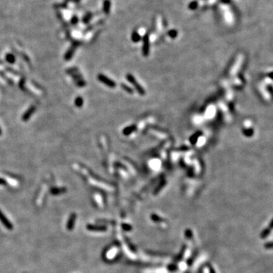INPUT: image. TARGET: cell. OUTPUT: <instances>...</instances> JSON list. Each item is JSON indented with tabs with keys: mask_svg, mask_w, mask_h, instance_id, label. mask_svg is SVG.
<instances>
[{
	"mask_svg": "<svg viewBox=\"0 0 273 273\" xmlns=\"http://www.w3.org/2000/svg\"><path fill=\"white\" fill-rule=\"evenodd\" d=\"M0 221L2 222V223L3 224L5 228H7L9 230H11L13 229V225L9 221V219L7 218V217L4 215V213L0 210Z\"/></svg>",
	"mask_w": 273,
	"mask_h": 273,
	"instance_id": "1",
	"label": "cell"
},
{
	"mask_svg": "<svg viewBox=\"0 0 273 273\" xmlns=\"http://www.w3.org/2000/svg\"><path fill=\"white\" fill-rule=\"evenodd\" d=\"M75 221H76V214L72 213L70 216V217H69V219H68V223H67V229L69 231L74 229Z\"/></svg>",
	"mask_w": 273,
	"mask_h": 273,
	"instance_id": "2",
	"label": "cell"
},
{
	"mask_svg": "<svg viewBox=\"0 0 273 273\" xmlns=\"http://www.w3.org/2000/svg\"><path fill=\"white\" fill-rule=\"evenodd\" d=\"M111 9V2L109 0H105L103 2V11L106 14H109Z\"/></svg>",
	"mask_w": 273,
	"mask_h": 273,
	"instance_id": "3",
	"label": "cell"
},
{
	"mask_svg": "<svg viewBox=\"0 0 273 273\" xmlns=\"http://www.w3.org/2000/svg\"><path fill=\"white\" fill-rule=\"evenodd\" d=\"M66 191L65 188H53L51 190V192L53 194H59L60 193H63Z\"/></svg>",
	"mask_w": 273,
	"mask_h": 273,
	"instance_id": "4",
	"label": "cell"
},
{
	"mask_svg": "<svg viewBox=\"0 0 273 273\" xmlns=\"http://www.w3.org/2000/svg\"><path fill=\"white\" fill-rule=\"evenodd\" d=\"M189 8L191 9V10H194L197 8V2H192L191 4L189 5Z\"/></svg>",
	"mask_w": 273,
	"mask_h": 273,
	"instance_id": "5",
	"label": "cell"
},
{
	"mask_svg": "<svg viewBox=\"0 0 273 273\" xmlns=\"http://www.w3.org/2000/svg\"><path fill=\"white\" fill-rule=\"evenodd\" d=\"M77 21H78V18L76 16H74V18L72 19V23H76Z\"/></svg>",
	"mask_w": 273,
	"mask_h": 273,
	"instance_id": "6",
	"label": "cell"
},
{
	"mask_svg": "<svg viewBox=\"0 0 273 273\" xmlns=\"http://www.w3.org/2000/svg\"><path fill=\"white\" fill-rule=\"evenodd\" d=\"M0 184H5V182L4 180H2V179H0Z\"/></svg>",
	"mask_w": 273,
	"mask_h": 273,
	"instance_id": "7",
	"label": "cell"
},
{
	"mask_svg": "<svg viewBox=\"0 0 273 273\" xmlns=\"http://www.w3.org/2000/svg\"><path fill=\"white\" fill-rule=\"evenodd\" d=\"M222 2H225V3H228V2H230V0H222Z\"/></svg>",
	"mask_w": 273,
	"mask_h": 273,
	"instance_id": "8",
	"label": "cell"
},
{
	"mask_svg": "<svg viewBox=\"0 0 273 273\" xmlns=\"http://www.w3.org/2000/svg\"><path fill=\"white\" fill-rule=\"evenodd\" d=\"M80 1H81V0H75V2H80Z\"/></svg>",
	"mask_w": 273,
	"mask_h": 273,
	"instance_id": "9",
	"label": "cell"
},
{
	"mask_svg": "<svg viewBox=\"0 0 273 273\" xmlns=\"http://www.w3.org/2000/svg\"><path fill=\"white\" fill-rule=\"evenodd\" d=\"M0 132H1V131H0Z\"/></svg>",
	"mask_w": 273,
	"mask_h": 273,
	"instance_id": "10",
	"label": "cell"
}]
</instances>
